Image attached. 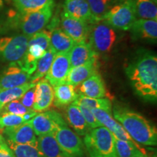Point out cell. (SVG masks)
I'll return each instance as SVG.
<instances>
[{
    "label": "cell",
    "mask_w": 157,
    "mask_h": 157,
    "mask_svg": "<svg viewBox=\"0 0 157 157\" xmlns=\"http://www.w3.org/2000/svg\"><path fill=\"white\" fill-rule=\"evenodd\" d=\"M126 74L135 93L145 99L157 98V58L151 51H137V56L126 68Z\"/></svg>",
    "instance_id": "cell-1"
},
{
    "label": "cell",
    "mask_w": 157,
    "mask_h": 157,
    "mask_svg": "<svg viewBox=\"0 0 157 157\" xmlns=\"http://www.w3.org/2000/svg\"><path fill=\"white\" fill-rule=\"evenodd\" d=\"M113 117L122 125L135 142L144 146H156V129L146 118L124 108L113 111Z\"/></svg>",
    "instance_id": "cell-2"
},
{
    "label": "cell",
    "mask_w": 157,
    "mask_h": 157,
    "mask_svg": "<svg viewBox=\"0 0 157 157\" xmlns=\"http://www.w3.org/2000/svg\"><path fill=\"white\" fill-rule=\"evenodd\" d=\"M47 112L56 125V130L52 135L68 157H84V145L79 136L67 126L58 112L56 111Z\"/></svg>",
    "instance_id": "cell-3"
},
{
    "label": "cell",
    "mask_w": 157,
    "mask_h": 157,
    "mask_svg": "<svg viewBox=\"0 0 157 157\" xmlns=\"http://www.w3.org/2000/svg\"><path fill=\"white\" fill-rule=\"evenodd\" d=\"M54 6L27 13H13L10 15L9 24L12 28L19 29L23 34L31 37L42 30L52 18Z\"/></svg>",
    "instance_id": "cell-4"
},
{
    "label": "cell",
    "mask_w": 157,
    "mask_h": 157,
    "mask_svg": "<svg viewBox=\"0 0 157 157\" xmlns=\"http://www.w3.org/2000/svg\"><path fill=\"white\" fill-rule=\"evenodd\" d=\"M84 145L90 157H117L114 137L103 126L90 129L84 135Z\"/></svg>",
    "instance_id": "cell-5"
},
{
    "label": "cell",
    "mask_w": 157,
    "mask_h": 157,
    "mask_svg": "<svg viewBox=\"0 0 157 157\" xmlns=\"http://www.w3.org/2000/svg\"><path fill=\"white\" fill-rule=\"evenodd\" d=\"M88 38L90 45L96 53L108 54L117 42V34L114 29L102 21L91 24Z\"/></svg>",
    "instance_id": "cell-6"
},
{
    "label": "cell",
    "mask_w": 157,
    "mask_h": 157,
    "mask_svg": "<svg viewBox=\"0 0 157 157\" xmlns=\"http://www.w3.org/2000/svg\"><path fill=\"white\" fill-rule=\"evenodd\" d=\"M136 19L130 0H122L109 9L104 16L103 21L113 29L128 31Z\"/></svg>",
    "instance_id": "cell-7"
},
{
    "label": "cell",
    "mask_w": 157,
    "mask_h": 157,
    "mask_svg": "<svg viewBox=\"0 0 157 157\" xmlns=\"http://www.w3.org/2000/svg\"><path fill=\"white\" fill-rule=\"evenodd\" d=\"M29 39L24 34L0 38V62L11 63L21 60L28 49Z\"/></svg>",
    "instance_id": "cell-8"
},
{
    "label": "cell",
    "mask_w": 157,
    "mask_h": 157,
    "mask_svg": "<svg viewBox=\"0 0 157 157\" xmlns=\"http://www.w3.org/2000/svg\"><path fill=\"white\" fill-rule=\"evenodd\" d=\"M60 23L62 30L73 39L76 44L87 42L90 29L87 23L68 15L64 11L60 13Z\"/></svg>",
    "instance_id": "cell-9"
},
{
    "label": "cell",
    "mask_w": 157,
    "mask_h": 157,
    "mask_svg": "<svg viewBox=\"0 0 157 157\" xmlns=\"http://www.w3.org/2000/svg\"><path fill=\"white\" fill-rule=\"evenodd\" d=\"M5 140L15 144L37 146V137L33 130L30 120L15 127H7L2 131Z\"/></svg>",
    "instance_id": "cell-10"
},
{
    "label": "cell",
    "mask_w": 157,
    "mask_h": 157,
    "mask_svg": "<svg viewBox=\"0 0 157 157\" xmlns=\"http://www.w3.org/2000/svg\"><path fill=\"white\" fill-rule=\"evenodd\" d=\"M71 68L68 52L56 53L50 69L46 74L47 79L52 87L66 83V78Z\"/></svg>",
    "instance_id": "cell-11"
},
{
    "label": "cell",
    "mask_w": 157,
    "mask_h": 157,
    "mask_svg": "<svg viewBox=\"0 0 157 157\" xmlns=\"http://www.w3.org/2000/svg\"><path fill=\"white\" fill-rule=\"evenodd\" d=\"M91 111L100 124L102 126L106 127L115 138L118 140L136 143L129 136L122 125L113 119L112 113H109L101 109H93Z\"/></svg>",
    "instance_id": "cell-12"
},
{
    "label": "cell",
    "mask_w": 157,
    "mask_h": 157,
    "mask_svg": "<svg viewBox=\"0 0 157 157\" xmlns=\"http://www.w3.org/2000/svg\"><path fill=\"white\" fill-rule=\"evenodd\" d=\"M31 76L21 69L15 63L10 66L0 75V90L18 87L29 81Z\"/></svg>",
    "instance_id": "cell-13"
},
{
    "label": "cell",
    "mask_w": 157,
    "mask_h": 157,
    "mask_svg": "<svg viewBox=\"0 0 157 157\" xmlns=\"http://www.w3.org/2000/svg\"><path fill=\"white\" fill-rule=\"evenodd\" d=\"M35 99L33 110L43 112L48 110L54 101L53 87L47 79H41L35 85Z\"/></svg>",
    "instance_id": "cell-14"
},
{
    "label": "cell",
    "mask_w": 157,
    "mask_h": 157,
    "mask_svg": "<svg viewBox=\"0 0 157 157\" xmlns=\"http://www.w3.org/2000/svg\"><path fill=\"white\" fill-rule=\"evenodd\" d=\"M98 59L71 68L66 78V83L75 87H77L92 75L98 73Z\"/></svg>",
    "instance_id": "cell-15"
},
{
    "label": "cell",
    "mask_w": 157,
    "mask_h": 157,
    "mask_svg": "<svg viewBox=\"0 0 157 157\" xmlns=\"http://www.w3.org/2000/svg\"><path fill=\"white\" fill-rule=\"evenodd\" d=\"M63 11L87 24L96 23L87 0H65Z\"/></svg>",
    "instance_id": "cell-16"
},
{
    "label": "cell",
    "mask_w": 157,
    "mask_h": 157,
    "mask_svg": "<svg viewBox=\"0 0 157 157\" xmlns=\"http://www.w3.org/2000/svg\"><path fill=\"white\" fill-rule=\"evenodd\" d=\"M129 30L133 38L156 42L157 39L156 20L136 19Z\"/></svg>",
    "instance_id": "cell-17"
},
{
    "label": "cell",
    "mask_w": 157,
    "mask_h": 157,
    "mask_svg": "<svg viewBox=\"0 0 157 157\" xmlns=\"http://www.w3.org/2000/svg\"><path fill=\"white\" fill-rule=\"evenodd\" d=\"M79 85V95L93 98H103L106 95L105 83L98 73L92 75Z\"/></svg>",
    "instance_id": "cell-18"
},
{
    "label": "cell",
    "mask_w": 157,
    "mask_h": 157,
    "mask_svg": "<svg viewBox=\"0 0 157 157\" xmlns=\"http://www.w3.org/2000/svg\"><path fill=\"white\" fill-rule=\"evenodd\" d=\"M68 54L71 68L81 66L98 58V54L96 53L87 42L75 44Z\"/></svg>",
    "instance_id": "cell-19"
},
{
    "label": "cell",
    "mask_w": 157,
    "mask_h": 157,
    "mask_svg": "<svg viewBox=\"0 0 157 157\" xmlns=\"http://www.w3.org/2000/svg\"><path fill=\"white\" fill-rule=\"evenodd\" d=\"M66 118L70 126L78 135L84 136L91 129L86 122L79 108L73 103L66 108Z\"/></svg>",
    "instance_id": "cell-20"
},
{
    "label": "cell",
    "mask_w": 157,
    "mask_h": 157,
    "mask_svg": "<svg viewBox=\"0 0 157 157\" xmlns=\"http://www.w3.org/2000/svg\"><path fill=\"white\" fill-rule=\"evenodd\" d=\"M36 147L44 157H68L52 134L39 136Z\"/></svg>",
    "instance_id": "cell-21"
},
{
    "label": "cell",
    "mask_w": 157,
    "mask_h": 157,
    "mask_svg": "<svg viewBox=\"0 0 157 157\" xmlns=\"http://www.w3.org/2000/svg\"><path fill=\"white\" fill-rule=\"evenodd\" d=\"M54 105L61 108L67 106L76 101L78 94L76 87L67 83L60 84L53 87Z\"/></svg>",
    "instance_id": "cell-22"
},
{
    "label": "cell",
    "mask_w": 157,
    "mask_h": 157,
    "mask_svg": "<svg viewBox=\"0 0 157 157\" xmlns=\"http://www.w3.org/2000/svg\"><path fill=\"white\" fill-rule=\"evenodd\" d=\"M76 43L61 29L56 28L50 31V47L56 53L69 52Z\"/></svg>",
    "instance_id": "cell-23"
},
{
    "label": "cell",
    "mask_w": 157,
    "mask_h": 157,
    "mask_svg": "<svg viewBox=\"0 0 157 157\" xmlns=\"http://www.w3.org/2000/svg\"><path fill=\"white\" fill-rule=\"evenodd\" d=\"M31 126L35 135L42 136L48 134H53L56 130V125L47 111L36 113L30 119Z\"/></svg>",
    "instance_id": "cell-24"
},
{
    "label": "cell",
    "mask_w": 157,
    "mask_h": 157,
    "mask_svg": "<svg viewBox=\"0 0 157 157\" xmlns=\"http://www.w3.org/2000/svg\"><path fill=\"white\" fill-rule=\"evenodd\" d=\"M135 14L138 19L156 20V3L153 0H130Z\"/></svg>",
    "instance_id": "cell-25"
},
{
    "label": "cell",
    "mask_w": 157,
    "mask_h": 157,
    "mask_svg": "<svg viewBox=\"0 0 157 157\" xmlns=\"http://www.w3.org/2000/svg\"><path fill=\"white\" fill-rule=\"evenodd\" d=\"M117 157H140L146 156V152L137 143L121 140L114 137Z\"/></svg>",
    "instance_id": "cell-26"
},
{
    "label": "cell",
    "mask_w": 157,
    "mask_h": 157,
    "mask_svg": "<svg viewBox=\"0 0 157 157\" xmlns=\"http://www.w3.org/2000/svg\"><path fill=\"white\" fill-rule=\"evenodd\" d=\"M35 85L36 83L30 82L18 87L0 90V110L9 102L20 99L29 90L35 87Z\"/></svg>",
    "instance_id": "cell-27"
},
{
    "label": "cell",
    "mask_w": 157,
    "mask_h": 157,
    "mask_svg": "<svg viewBox=\"0 0 157 157\" xmlns=\"http://www.w3.org/2000/svg\"><path fill=\"white\" fill-rule=\"evenodd\" d=\"M76 105H82L90 110L101 109L112 113V105L111 102L107 98H93L86 96L78 95L76 101L73 102Z\"/></svg>",
    "instance_id": "cell-28"
},
{
    "label": "cell",
    "mask_w": 157,
    "mask_h": 157,
    "mask_svg": "<svg viewBox=\"0 0 157 157\" xmlns=\"http://www.w3.org/2000/svg\"><path fill=\"white\" fill-rule=\"evenodd\" d=\"M12 2L20 13H31L54 6V0H12Z\"/></svg>",
    "instance_id": "cell-29"
},
{
    "label": "cell",
    "mask_w": 157,
    "mask_h": 157,
    "mask_svg": "<svg viewBox=\"0 0 157 157\" xmlns=\"http://www.w3.org/2000/svg\"><path fill=\"white\" fill-rule=\"evenodd\" d=\"M56 55V52L51 47L48 50H46L44 56L37 62L36 71L31 75V82L36 83V82L39 81L41 78L46 75L52 65Z\"/></svg>",
    "instance_id": "cell-30"
},
{
    "label": "cell",
    "mask_w": 157,
    "mask_h": 157,
    "mask_svg": "<svg viewBox=\"0 0 157 157\" xmlns=\"http://www.w3.org/2000/svg\"><path fill=\"white\" fill-rule=\"evenodd\" d=\"M95 22L103 21L104 16L113 6V0H87Z\"/></svg>",
    "instance_id": "cell-31"
},
{
    "label": "cell",
    "mask_w": 157,
    "mask_h": 157,
    "mask_svg": "<svg viewBox=\"0 0 157 157\" xmlns=\"http://www.w3.org/2000/svg\"><path fill=\"white\" fill-rule=\"evenodd\" d=\"M15 157H44L36 146L26 144H15L6 141Z\"/></svg>",
    "instance_id": "cell-32"
},
{
    "label": "cell",
    "mask_w": 157,
    "mask_h": 157,
    "mask_svg": "<svg viewBox=\"0 0 157 157\" xmlns=\"http://www.w3.org/2000/svg\"><path fill=\"white\" fill-rule=\"evenodd\" d=\"M32 111L34 110L25 107L19 100H14L4 105L2 109L0 110V113H7L15 115L23 116Z\"/></svg>",
    "instance_id": "cell-33"
},
{
    "label": "cell",
    "mask_w": 157,
    "mask_h": 157,
    "mask_svg": "<svg viewBox=\"0 0 157 157\" xmlns=\"http://www.w3.org/2000/svg\"><path fill=\"white\" fill-rule=\"evenodd\" d=\"M23 116H18L7 113H0V129L15 127L25 122Z\"/></svg>",
    "instance_id": "cell-34"
},
{
    "label": "cell",
    "mask_w": 157,
    "mask_h": 157,
    "mask_svg": "<svg viewBox=\"0 0 157 157\" xmlns=\"http://www.w3.org/2000/svg\"><path fill=\"white\" fill-rule=\"evenodd\" d=\"M37 44L48 50L50 48V31L48 30H41L36 34L31 36L29 39L28 44Z\"/></svg>",
    "instance_id": "cell-35"
},
{
    "label": "cell",
    "mask_w": 157,
    "mask_h": 157,
    "mask_svg": "<svg viewBox=\"0 0 157 157\" xmlns=\"http://www.w3.org/2000/svg\"><path fill=\"white\" fill-rule=\"evenodd\" d=\"M78 106L86 122H87V125L90 129H94L96 128V127L102 126L99 121L97 120V119L95 117L91 110L84 106H82V105H78Z\"/></svg>",
    "instance_id": "cell-36"
},
{
    "label": "cell",
    "mask_w": 157,
    "mask_h": 157,
    "mask_svg": "<svg viewBox=\"0 0 157 157\" xmlns=\"http://www.w3.org/2000/svg\"><path fill=\"white\" fill-rule=\"evenodd\" d=\"M34 99H35V88L34 87L31 88L30 90H29L28 91L23 95L22 97L20 98L19 101H21V103L24 105L25 107H26L27 109H32L33 110V105L34 103Z\"/></svg>",
    "instance_id": "cell-37"
},
{
    "label": "cell",
    "mask_w": 157,
    "mask_h": 157,
    "mask_svg": "<svg viewBox=\"0 0 157 157\" xmlns=\"http://www.w3.org/2000/svg\"><path fill=\"white\" fill-rule=\"evenodd\" d=\"M0 157H15L2 135H0Z\"/></svg>",
    "instance_id": "cell-38"
},
{
    "label": "cell",
    "mask_w": 157,
    "mask_h": 157,
    "mask_svg": "<svg viewBox=\"0 0 157 157\" xmlns=\"http://www.w3.org/2000/svg\"><path fill=\"white\" fill-rule=\"evenodd\" d=\"M3 5V2H2V0H0V9L2 8V7Z\"/></svg>",
    "instance_id": "cell-39"
},
{
    "label": "cell",
    "mask_w": 157,
    "mask_h": 157,
    "mask_svg": "<svg viewBox=\"0 0 157 157\" xmlns=\"http://www.w3.org/2000/svg\"><path fill=\"white\" fill-rule=\"evenodd\" d=\"M2 129H0V134H2Z\"/></svg>",
    "instance_id": "cell-40"
},
{
    "label": "cell",
    "mask_w": 157,
    "mask_h": 157,
    "mask_svg": "<svg viewBox=\"0 0 157 157\" xmlns=\"http://www.w3.org/2000/svg\"><path fill=\"white\" fill-rule=\"evenodd\" d=\"M153 1H154V2H155V3H156V2H157V0H153Z\"/></svg>",
    "instance_id": "cell-41"
},
{
    "label": "cell",
    "mask_w": 157,
    "mask_h": 157,
    "mask_svg": "<svg viewBox=\"0 0 157 157\" xmlns=\"http://www.w3.org/2000/svg\"><path fill=\"white\" fill-rule=\"evenodd\" d=\"M140 157H147L146 156H140Z\"/></svg>",
    "instance_id": "cell-42"
},
{
    "label": "cell",
    "mask_w": 157,
    "mask_h": 157,
    "mask_svg": "<svg viewBox=\"0 0 157 157\" xmlns=\"http://www.w3.org/2000/svg\"><path fill=\"white\" fill-rule=\"evenodd\" d=\"M119 1H122V0H119Z\"/></svg>",
    "instance_id": "cell-43"
},
{
    "label": "cell",
    "mask_w": 157,
    "mask_h": 157,
    "mask_svg": "<svg viewBox=\"0 0 157 157\" xmlns=\"http://www.w3.org/2000/svg\"><path fill=\"white\" fill-rule=\"evenodd\" d=\"M0 135H2V134H0Z\"/></svg>",
    "instance_id": "cell-44"
}]
</instances>
